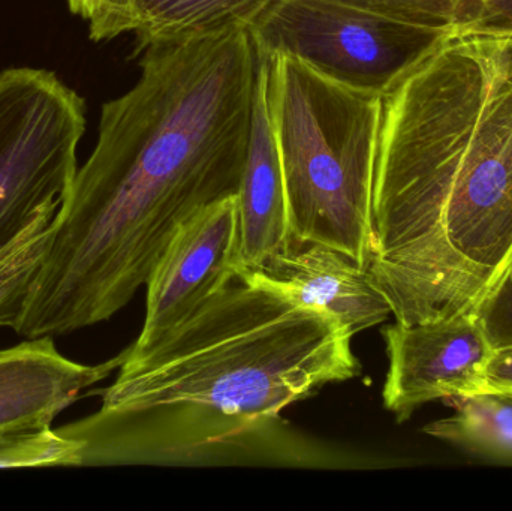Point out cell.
<instances>
[{"mask_svg": "<svg viewBox=\"0 0 512 511\" xmlns=\"http://www.w3.org/2000/svg\"><path fill=\"white\" fill-rule=\"evenodd\" d=\"M237 278L327 315L352 338L393 315L372 273L327 246H291Z\"/></svg>", "mask_w": 512, "mask_h": 511, "instance_id": "cell-9", "label": "cell"}, {"mask_svg": "<svg viewBox=\"0 0 512 511\" xmlns=\"http://www.w3.org/2000/svg\"><path fill=\"white\" fill-rule=\"evenodd\" d=\"M265 57L291 246H327L369 270L382 96Z\"/></svg>", "mask_w": 512, "mask_h": 511, "instance_id": "cell-4", "label": "cell"}, {"mask_svg": "<svg viewBox=\"0 0 512 511\" xmlns=\"http://www.w3.org/2000/svg\"><path fill=\"white\" fill-rule=\"evenodd\" d=\"M239 251V195L204 207L180 225L147 279L146 317L131 353L149 350L236 281Z\"/></svg>", "mask_w": 512, "mask_h": 511, "instance_id": "cell-7", "label": "cell"}, {"mask_svg": "<svg viewBox=\"0 0 512 511\" xmlns=\"http://www.w3.org/2000/svg\"><path fill=\"white\" fill-rule=\"evenodd\" d=\"M382 336L388 354L382 401L397 422L429 402L484 392L493 348L472 312L427 323L396 321Z\"/></svg>", "mask_w": 512, "mask_h": 511, "instance_id": "cell-8", "label": "cell"}, {"mask_svg": "<svg viewBox=\"0 0 512 511\" xmlns=\"http://www.w3.org/2000/svg\"><path fill=\"white\" fill-rule=\"evenodd\" d=\"M415 26L448 32L462 0H340Z\"/></svg>", "mask_w": 512, "mask_h": 511, "instance_id": "cell-16", "label": "cell"}, {"mask_svg": "<svg viewBox=\"0 0 512 511\" xmlns=\"http://www.w3.org/2000/svg\"><path fill=\"white\" fill-rule=\"evenodd\" d=\"M83 444L53 428L0 434V470L81 467Z\"/></svg>", "mask_w": 512, "mask_h": 511, "instance_id": "cell-15", "label": "cell"}, {"mask_svg": "<svg viewBox=\"0 0 512 511\" xmlns=\"http://www.w3.org/2000/svg\"><path fill=\"white\" fill-rule=\"evenodd\" d=\"M369 272L400 324L469 314L512 258V35L445 36L382 96Z\"/></svg>", "mask_w": 512, "mask_h": 511, "instance_id": "cell-2", "label": "cell"}, {"mask_svg": "<svg viewBox=\"0 0 512 511\" xmlns=\"http://www.w3.org/2000/svg\"><path fill=\"white\" fill-rule=\"evenodd\" d=\"M86 123L83 96L53 71L0 72V251L45 206L65 200Z\"/></svg>", "mask_w": 512, "mask_h": 511, "instance_id": "cell-6", "label": "cell"}, {"mask_svg": "<svg viewBox=\"0 0 512 511\" xmlns=\"http://www.w3.org/2000/svg\"><path fill=\"white\" fill-rule=\"evenodd\" d=\"M493 350L512 345V258L474 311Z\"/></svg>", "mask_w": 512, "mask_h": 511, "instance_id": "cell-17", "label": "cell"}, {"mask_svg": "<svg viewBox=\"0 0 512 511\" xmlns=\"http://www.w3.org/2000/svg\"><path fill=\"white\" fill-rule=\"evenodd\" d=\"M274 0H123L107 18L89 27L93 41L134 33L137 50L158 41L246 27Z\"/></svg>", "mask_w": 512, "mask_h": 511, "instance_id": "cell-12", "label": "cell"}, {"mask_svg": "<svg viewBox=\"0 0 512 511\" xmlns=\"http://www.w3.org/2000/svg\"><path fill=\"white\" fill-rule=\"evenodd\" d=\"M62 203L45 206L0 251V327L14 329L57 230Z\"/></svg>", "mask_w": 512, "mask_h": 511, "instance_id": "cell-14", "label": "cell"}, {"mask_svg": "<svg viewBox=\"0 0 512 511\" xmlns=\"http://www.w3.org/2000/svg\"><path fill=\"white\" fill-rule=\"evenodd\" d=\"M453 401L454 416L430 423L424 432L480 458L512 464V399L483 392Z\"/></svg>", "mask_w": 512, "mask_h": 511, "instance_id": "cell-13", "label": "cell"}, {"mask_svg": "<svg viewBox=\"0 0 512 511\" xmlns=\"http://www.w3.org/2000/svg\"><path fill=\"white\" fill-rule=\"evenodd\" d=\"M258 54L251 137L239 191V273L259 269L291 248L282 167L268 105L267 57Z\"/></svg>", "mask_w": 512, "mask_h": 511, "instance_id": "cell-11", "label": "cell"}, {"mask_svg": "<svg viewBox=\"0 0 512 511\" xmlns=\"http://www.w3.org/2000/svg\"><path fill=\"white\" fill-rule=\"evenodd\" d=\"M352 336L321 312L237 278L116 381L87 393L101 408L60 426L83 444L81 467H316L280 417L330 384L361 375Z\"/></svg>", "mask_w": 512, "mask_h": 511, "instance_id": "cell-3", "label": "cell"}, {"mask_svg": "<svg viewBox=\"0 0 512 511\" xmlns=\"http://www.w3.org/2000/svg\"><path fill=\"white\" fill-rule=\"evenodd\" d=\"M246 27L259 53L294 57L331 80L381 96L448 36L340 0H274Z\"/></svg>", "mask_w": 512, "mask_h": 511, "instance_id": "cell-5", "label": "cell"}, {"mask_svg": "<svg viewBox=\"0 0 512 511\" xmlns=\"http://www.w3.org/2000/svg\"><path fill=\"white\" fill-rule=\"evenodd\" d=\"M128 348L99 365L63 356L53 336L26 339L0 350V434L51 428L81 393L110 377Z\"/></svg>", "mask_w": 512, "mask_h": 511, "instance_id": "cell-10", "label": "cell"}, {"mask_svg": "<svg viewBox=\"0 0 512 511\" xmlns=\"http://www.w3.org/2000/svg\"><path fill=\"white\" fill-rule=\"evenodd\" d=\"M484 392L512 399V345L493 350L484 371Z\"/></svg>", "mask_w": 512, "mask_h": 511, "instance_id": "cell-19", "label": "cell"}, {"mask_svg": "<svg viewBox=\"0 0 512 511\" xmlns=\"http://www.w3.org/2000/svg\"><path fill=\"white\" fill-rule=\"evenodd\" d=\"M137 51L140 78L102 105L95 149L57 213L14 327L24 339L110 320L146 285L180 225L239 195L259 66L248 27Z\"/></svg>", "mask_w": 512, "mask_h": 511, "instance_id": "cell-1", "label": "cell"}, {"mask_svg": "<svg viewBox=\"0 0 512 511\" xmlns=\"http://www.w3.org/2000/svg\"><path fill=\"white\" fill-rule=\"evenodd\" d=\"M448 35H512V0H462Z\"/></svg>", "mask_w": 512, "mask_h": 511, "instance_id": "cell-18", "label": "cell"}]
</instances>
